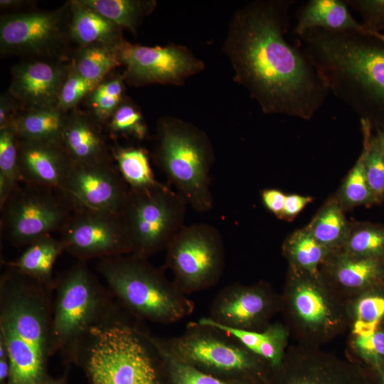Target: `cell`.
<instances>
[{
    "mask_svg": "<svg viewBox=\"0 0 384 384\" xmlns=\"http://www.w3.org/2000/svg\"><path fill=\"white\" fill-rule=\"evenodd\" d=\"M294 0H260L233 16L223 51L234 80L265 114L311 119L329 90L298 47L287 42Z\"/></svg>",
    "mask_w": 384,
    "mask_h": 384,
    "instance_id": "cell-1",
    "label": "cell"
},
{
    "mask_svg": "<svg viewBox=\"0 0 384 384\" xmlns=\"http://www.w3.org/2000/svg\"><path fill=\"white\" fill-rule=\"evenodd\" d=\"M297 37L329 92L373 130L383 127L384 36L317 28Z\"/></svg>",
    "mask_w": 384,
    "mask_h": 384,
    "instance_id": "cell-2",
    "label": "cell"
},
{
    "mask_svg": "<svg viewBox=\"0 0 384 384\" xmlns=\"http://www.w3.org/2000/svg\"><path fill=\"white\" fill-rule=\"evenodd\" d=\"M119 304L62 356L87 384H170L155 336Z\"/></svg>",
    "mask_w": 384,
    "mask_h": 384,
    "instance_id": "cell-3",
    "label": "cell"
},
{
    "mask_svg": "<svg viewBox=\"0 0 384 384\" xmlns=\"http://www.w3.org/2000/svg\"><path fill=\"white\" fill-rule=\"evenodd\" d=\"M0 277V337L9 351L8 384H40L54 355L53 287L5 265Z\"/></svg>",
    "mask_w": 384,
    "mask_h": 384,
    "instance_id": "cell-4",
    "label": "cell"
},
{
    "mask_svg": "<svg viewBox=\"0 0 384 384\" xmlns=\"http://www.w3.org/2000/svg\"><path fill=\"white\" fill-rule=\"evenodd\" d=\"M96 268L120 306L139 321L166 325L193 312V302L146 258L110 257L98 260Z\"/></svg>",
    "mask_w": 384,
    "mask_h": 384,
    "instance_id": "cell-5",
    "label": "cell"
},
{
    "mask_svg": "<svg viewBox=\"0 0 384 384\" xmlns=\"http://www.w3.org/2000/svg\"><path fill=\"white\" fill-rule=\"evenodd\" d=\"M153 156L188 205L200 213L212 209L210 171L215 155L205 132L181 119L163 117L157 124Z\"/></svg>",
    "mask_w": 384,
    "mask_h": 384,
    "instance_id": "cell-6",
    "label": "cell"
},
{
    "mask_svg": "<svg viewBox=\"0 0 384 384\" xmlns=\"http://www.w3.org/2000/svg\"><path fill=\"white\" fill-rule=\"evenodd\" d=\"M156 338L178 360L226 380H262L272 367L224 331L198 321L189 323L180 335Z\"/></svg>",
    "mask_w": 384,
    "mask_h": 384,
    "instance_id": "cell-7",
    "label": "cell"
},
{
    "mask_svg": "<svg viewBox=\"0 0 384 384\" xmlns=\"http://www.w3.org/2000/svg\"><path fill=\"white\" fill-rule=\"evenodd\" d=\"M118 305L86 262L78 261L58 274L52 302L54 354L65 353L91 326Z\"/></svg>",
    "mask_w": 384,
    "mask_h": 384,
    "instance_id": "cell-8",
    "label": "cell"
},
{
    "mask_svg": "<svg viewBox=\"0 0 384 384\" xmlns=\"http://www.w3.org/2000/svg\"><path fill=\"white\" fill-rule=\"evenodd\" d=\"M183 198L168 186L157 182L144 188H129L120 216L134 255L148 258L166 250L185 225Z\"/></svg>",
    "mask_w": 384,
    "mask_h": 384,
    "instance_id": "cell-9",
    "label": "cell"
},
{
    "mask_svg": "<svg viewBox=\"0 0 384 384\" xmlns=\"http://www.w3.org/2000/svg\"><path fill=\"white\" fill-rule=\"evenodd\" d=\"M0 210L1 233L17 247L60 233L74 210L59 190L26 183H20Z\"/></svg>",
    "mask_w": 384,
    "mask_h": 384,
    "instance_id": "cell-10",
    "label": "cell"
},
{
    "mask_svg": "<svg viewBox=\"0 0 384 384\" xmlns=\"http://www.w3.org/2000/svg\"><path fill=\"white\" fill-rule=\"evenodd\" d=\"M166 251V266L186 295L215 286L222 277L225 265L223 241L211 225H184Z\"/></svg>",
    "mask_w": 384,
    "mask_h": 384,
    "instance_id": "cell-11",
    "label": "cell"
},
{
    "mask_svg": "<svg viewBox=\"0 0 384 384\" xmlns=\"http://www.w3.org/2000/svg\"><path fill=\"white\" fill-rule=\"evenodd\" d=\"M117 52L125 81L142 86L149 84L181 85L204 68V63L185 46H146L123 40Z\"/></svg>",
    "mask_w": 384,
    "mask_h": 384,
    "instance_id": "cell-12",
    "label": "cell"
},
{
    "mask_svg": "<svg viewBox=\"0 0 384 384\" xmlns=\"http://www.w3.org/2000/svg\"><path fill=\"white\" fill-rule=\"evenodd\" d=\"M60 235L65 252L78 261L132 253L130 240L119 214L74 210Z\"/></svg>",
    "mask_w": 384,
    "mask_h": 384,
    "instance_id": "cell-13",
    "label": "cell"
},
{
    "mask_svg": "<svg viewBox=\"0 0 384 384\" xmlns=\"http://www.w3.org/2000/svg\"><path fill=\"white\" fill-rule=\"evenodd\" d=\"M129 187L111 159L94 163L73 162L60 191L74 210L120 215Z\"/></svg>",
    "mask_w": 384,
    "mask_h": 384,
    "instance_id": "cell-14",
    "label": "cell"
},
{
    "mask_svg": "<svg viewBox=\"0 0 384 384\" xmlns=\"http://www.w3.org/2000/svg\"><path fill=\"white\" fill-rule=\"evenodd\" d=\"M263 384H382L370 370L329 356L306 353L283 356Z\"/></svg>",
    "mask_w": 384,
    "mask_h": 384,
    "instance_id": "cell-15",
    "label": "cell"
},
{
    "mask_svg": "<svg viewBox=\"0 0 384 384\" xmlns=\"http://www.w3.org/2000/svg\"><path fill=\"white\" fill-rule=\"evenodd\" d=\"M63 10L8 14L0 20L2 53L53 56L63 40Z\"/></svg>",
    "mask_w": 384,
    "mask_h": 384,
    "instance_id": "cell-16",
    "label": "cell"
},
{
    "mask_svg": "<svg viewBox=\"0 0 384 384\" xmlns=\"http://www.w3.org/2000/svg\"><path fill=\"white\" fill-rule=\"evenodd\" d=\"M277 307V300L265 284L245 286L233 283L216 294L207 319L221 326L263 331Z\"/></svg>",
    "mask_w": 384,
    "mask_h": 384,
    "instance_id": "cell-17",
    "label": "cell"
},
{
    "mask_svg": "<svg viewBox=\"0 0 384 384\" xmlns=\"http://www.w3.org/2000/svg\"><path fill=\"white\" fill-rule=\"evenodd\" d=\"M70 66L58 62L29 60L15 65L8 92L23 110L56 106Z\"/></svg>",
    "mask_w": 384,
    "mask_h": 384,
    "instance_id": "cell-18",
    "label": "cell"
},
{
    "mask_svg": "<svg viewBox=\"0 0 384 384\" xmlns=\"http://www.w3.org/2000/svg\"><path fill=\"white\" fill-rule=\"evenodd\" d=\"M18 139L21 183L60 191L73 163L61 142Z\"/></svg>",
    "mask_w": 384,
    "mask_h": 384,
    "instance_id": "cell-19",
    "label": "cell"
},
{
    "mask_svg": "<svg viewBox=\"0 0 384 384\" xmlns=\"http://www.w3.org/2000/svg\"><path fill=\"white\" fill-rule=\"evenodd\" d=\"M346 0H310L297 13L294 34L300 36L312 29L334 31H353L362 34L376 35L368 31L351 14Z\"/></svg>",
    "mask_w": 384,
    "mask_h": 384,
    "instance_id": "cell-20",
    "label": "cell"
},
{
    "mask_svg": "<svg viewBox=\"0 0 384 384\" xmlns=\"http://www.w3.org/2000/svg\"><path fill=\"white\" fill-rule=\"evenodd\" d=\"M61 144L75 163H94L110 159L100 124L80 112L68 116Z\"/></svg>",
    "mask_w": 384,
    "mask_h": 384,
    "instance_id": "cell-21",
    "label": "cell"
},
{
    "mask_svg": "<svg viewBox=\"0 0 384 384\" xmlns=\"http://www.w3.org/2000/svg\"><path fill=\"white\" fill-rule=\"evenodd\" d=\"M70 14L69 35L81 47L117 46L124 40L120 27L79 0L71 1Z\"/></svg>",
    "mask_w": 384,
    "mask_h": 384,
    "instance_id": "cell-22",
    "label": "cell"
},
{
    "mask_svg": "<svg viewBox=\"0 0 384 384\" xmlns=\"http://www.w3.org/2000/svg\"><path fill=\"white\" fill-rule=\"evenodd\" d=\"M325 261L335 280L348 289H363L384 281V260L357 257L342 250L329 252Z\"/></svg>",
    "mask_w": 384,
    "mask_h": 384,
    "instance_id": "cell-23",
    "label": "cell"
},
{
    "mask_svg": "<svg viewBox=\"0 0 384 384\" xmlns=\"http://www.w3.org/2000/svg\"><path fill=\"white\" fill-rule=\"evenodd\" d=\"M65 252L60 239L52 235L44 237L26 247L15 260L6 262L20 273L43 284L53 287L55 277L53 268L58 258Z\"/></svg>",
    "mask_w": 384,
    "mask_h": 384,
    "instance_id": "cell-24",
    "label": "cell"
},
{
    "mask_svg": "<svg viewBox=\"0 0 384 384\" xmlns=\"http://www.w3.org/2000/svg\"><path fill=\"white\" fill-rule=\"evenodd\" d=\"M68 116L57 106L20 112L10 129L18 139L61 142Z\"/></svg>",
    "mask_w": 384,
    "mask_h": 384,
    "instance_id": "cell-25",
    "label": "cell"
},
{
    "mask_svg": "<svg viewBox=\"0 0 384 384\" xmlns=\"http://www.w3.org/2000/svg\"><path fill=\"white\" fill-rule=\"evenodd\" d=\"M351 223L334 194L324 203L306 227L319 242L331 251L343 247Z\"/></svg>",
    "mask_w": 384,
    "mask_h": 384,
    "instance_id": "cell-26",
    "label": "cell"
},
{
    "mask_svg": "<svg viewBox=\"0 0 384 384\" xmlns=\"http://www.w3.org/2000/svg\"><path fill=\"white\" fill-rule=\"evenodd\" d=\"M121 28L135 33L142 20L156 7L153 0H79Z\"/></svg>",
    "mask_w": 384,
    "mask_h": 384,
    "instance_id": "cell-27",
    "label": "cell"
},
{
    "mask_svg": "<svg viewBox=\"0 0 384 384\" xmlns=\"http://www.w3.org/2000/svg\"><path fill=\"white\" fill-rule=\"evenodd\" d=\"M283 250L292 267L313 276H318V267L330 252L314 238L306 226L287 238Z\"/></svg>",
    "mask_w": 384,
    "mask_h": 384,
    "instance_id": "cell-28",
    "label": "cell"
},
{
    "mask_svg": "<svg viewBox=\"0 0 384 384\" xmlns=\"http://www.w3.org/2000/svg\"><path fill=\"white\" fill-rule=\"evenodd\" d=\"M295 271L294 289L292 288V304L299 316L307 324L319 326L328 321L329 311L318 287L308 278L306 272Z\"/></svg>",
    "mask_w": 384,
    "mask_h": 384,
    "instance_id": "cell-29",
    "label": "cell"
},
{
    "mask_svg": "<svg viewBox=\"0 0 384 384\" xmlns=\"http://www.w3.org/2000/svg\"><path fill=\"white\" fill-rule=\"evenodd\" d=\"M112 156L129 188H144L158 182L154 178L148 152L144 149L115 146L112 149Z\"/></svg>",
    "mask_w": 384,
    "mask_h": 384,
    "instance_id": "cell-30",
    "label": "cell"
},
{
    "mask_svg": "<svg viewBox=\"0 0 384 384\" xmlns=\"http://www.w3.org/2000/svg\"><path fill=\"white\" fill-rule=\"evenodd\" d=\"M117 46L92 45L81 47L71 67L82 78L99 84L110 71L121 65Z\"/></svg>",
    "mask_w": 384,
    "mask_h": 384,
    "instance_id": "cell-31",
    "label": "cell"
},
{
    "mask_svg": "<svg viewBox=\"0 0 384 384\" xmlns=\"http://www.w3.org/2000/svg\"><path fill=\"white\" fill-rule=\"evenodd\" d=\"M363 134L364 168L375 204L384 201V149L374 135L371 124L360 119Z\"/></svg>",
    "mask_w": 384,
    "mask_h": 384,
    "instance_id": "cell-32",
    "label": "cell"
},
{
    "mask_svg": "<svg viewBox=\"0 0 384 384\" xmlns=\"http://www.w3.org/2000/svg\"><path fill=\"white\" fill-rule=\"evenodd\" d=\"M341 250L357 257L384 260V225L351 221L348 239Z\"/></svg>",
    "mask_w": 384,
    "mask_h": 384,
    "instance_id": "cell-33",
    "label": "cell"
},
{
    "mask_svg": "<svg viewBox=\"0 0 384 384\" xmlns=\"http://www.w3.org/2000/svg\"><path fill=\"white\" fill-rule=\"evenodd\" d=\"M21 182L18 137L10 129L0 130V206Z\"/></svg>",
    "mask_w": 384,
    "mask_h": 384,
    "instance_id": "cell-34",
    "label": "cell"
},
{
    "mask_svg": "<svg viewBox=\"0 0 384 384\" xmlns=\"http://www.w3.org/2000/svg\"><path fill=\"white\" fill-rule=\"evenodd\" d=\"M335 195L345 211L360 206L368 207L375 204L366 178L362 152Z\"/></svg>",
    "mask_w": 384,
    "mask_h": 384,
    "instance_id": "cell-35",
    "label": "cell"
},
{
    "mask_svg": "<svg viewBox=\"0 0 384 384\" xmlns=\"http://www.w3.org/2000/svg\"><path fill=\"white\" fill-rule=\"evenodd\" d=\"M124 81L123 75L102 80L88 95L93 119L99 124L110 120L124 101Z\"/></svg>",
    "mask_w": 384,
    "mask_h": 384,
    "instance_id": "cell-36",
    "label": "cell"
},
{
    "mask_svg": "<svg viewBox=\"0 0 384 384\" xmlns=\"http://www.w3.org/2000/svg\"><path fill=\"white\" fill-rule=\"evenodd\" d=\"M155 340L161 352L170 384H253L226 380L207 373L178 360L159 343L156 336Z\"/></svg>",
    "mask_w": 384,
    "mask_h": 384,
    "instance_id": "cell-37",
    "label": "cell"
},
{
    "mask_svg": "<svg viewBox=\"0 0 384 384\" xmlns=\"http://www.w3.org/2000/svg\"><path fill=\"white\" fill-rule=\"evenodd\" d=\"M108 127L115 136L143 140L148 134V127L140 110L129 101H123L117 107L109 120Z\"/></svg>",
    "mask_w": 384,
    "mask_h": 384,
    "instance_id": "cell-38",
    "label": "cell"
},
{
    "mask_svg": "<svg viewBox=\"0 0 384 384\" xmlns=\"http://www.w3.org/2000/svg\"><path fill=\"white\" fill-rule=\"evenodd\" d=\"M97 85L82 78L70 65L58 95L57 107L63 112L74 108Z\"/></svg>",
    "mask_w": 384,
    "mask_h": 384,
    "instance_id": "cell-39",
    "label": "cell"
},
{
    "mask_svg": "<svg viewBox=\"0 0 384 384\" xmlns=\"http://www.w3.org/2000/svg\"><path fill=\"white\" fill-rule=\"evenodd\" d=\"M355 344L381 381L384 376V331L378 330L368 336H358Z\"/></svg>",
    "mask_w": 384,
    "mask_h": 384,
    "instance_id": "cell-40",
    "label": "cell"
},
{
    "mask_svg": "<svg viewBox=\"0 0 384 384\" xmlns=\"http://www.w3.org/2000/svg\"><path fill=\"white\" fill-rule=\"evenodd\" d=\"M349 8L358 12L363 26L370 33L380 35L384 29V0H346Z\"/></svg>",
    "mask_w": 384,
    "mask_h": 384,
    "instance_id": "cell-41",
    "label": "cell"
},
{
    "mask_svg": "<svg viewBox=\"0 0 384 384\" xmlns=\"http://www.w3.org/2000/svg\"><path fill=\"white\" fill-rule=\"evenodd\" d=\"M361 298L356 306L357 319L380 326L384 319V294L376 292Z\"/></svg>",
    "mask_w": 384,
    "mask_h": 384,
    "instance_id": "cell-42",
    "label": "cell"
},
{
    "mask_svg": "<svg viewBox=\"0 0 384 384\" xmlns=\"http://www.w3.org/2000/svg\"><path fill=\"white\" fill-rule=\"evenodd\" d=\"M21 105L18 100L9 92L0 97V130L9 129L19 114Z\"/></svg>",
    "mask_w": 384,
    "mask_h": 384,
    "instance_id": "cell-43",
    "label": "cell"
},
{
    "mask_svg": "<svg viewBox=\"0 0 384 384\" xmlns=\"http://www.w3.org/2000/svg\"><path fill=\"white\" fill-rule=\"evenodd\" d=\"M313 201L314 198L312 196L295 193L287 194L281 220L289 222L292 221Z\"/></svg>",
    "mask_w": 384,
    "mask_h": 384,
    "instance_id": "cell-44",
    "label": "cell"
},
{
    "mask_svg": "<svg viewBox=\"0 0 384 384\" xmlns=\"http://www.w3.org/2000/svg\"><path fill=\"white\" fill-rule=\"evenodd\" d=\"M286 196L283 191L276 188L265 189L261 193L265 208L280 220L283 215Z\"/></svg>",
    "mask_w": 384,
    "mask_h": 384,
    "instance_id": "cell-45",
    "label": "cell"
},
{
    "mask_svg": "<svg viewBox=\"0 0 384 384\" xmlns=\"http://www.w3.org/2000/svg\"><path fill=\"white\" fill-rule=\"evenodd\" d=\"M11 373V361L7 346L0 337V384H8Z\"/></svg>",
    "mask_w": 384,
    "mask_h": 384,
    "instance_id": "cell-46",
    "label": "cell"
},
{
    "mask_svg": "<svg viewBox=\"0 0 384 384\" xmlns=\"http://www.w3.org/2000/svg\"><path fill=\"white\" fill-rule=\"evenodd\" d=\"M379 326L375 324L356 320L353 329V333L358 336H368L378 330Z\"/></svg>",
    "mask_w": 384,
    "mask_h": 384,
    "instance_id": "cell-47",
    "label": "cell"
},
{
    "mask_svg": "<svg viewBox=\"0 0 384 384\" xmlns=\"http://www.w3.org/2000/svg\"><path fill=\"white\" fill-rule=\"evenodd\" d=\"M26 4H29V3H26V1H21V0H1L0 1L1 7L4 9H8L18 8Z\"/></svg>",
    "mask_w": 384,
    "mask_h": 384,
    "instance_id": "cell-48",
    "label": "cell"
},
{
    "mask_svg": "<svg viewBox=\"0 0 384 384\" xmlns=\"http://www.w3.org/2000/svg\"><path fill=\"white\" fill-rule=\"evenodd\" d=\"M40 384H68L67 380V373H65L63 376L56 378H51L49 375Z\"/></svg>",
    "mask_w": 384,
    "mask_h": 384,
    "instance_id": "cell-49",
    "label": "cell"
},
{
    "mask_svg": "<svg viewBox=\"0 0 384 384\" xmlns=\"http://www.w3.org/2000/svg\"><path fill=\"white\" fill-rule=\"evenodd\" d=\"M375 137H376L380 145L384 149V127L375 130H373Z\"/></svg>",
    "mask_w": 384,
    "mask_h": 384,
    "instance_id": "cell-50",
    "label": "cell"
},
{
    "mask_svg": "<svg viewBox=\"0 0 384 384\" xmlns=\"http://www.w3.org/2000/svg\"><path fill=\"white\" fill-rule=\"evenodd\" d=\"M381 383H382V384H384V376H383V379L381 380Z\"/></svg>",
    "mask_w": 384,
    "mask_h": 384,
    "instance_id": "cell-51",
    "label": "cell"
}]
</instances>
